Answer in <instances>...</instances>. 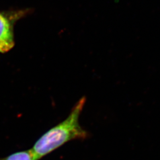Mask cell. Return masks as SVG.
<instances>
[{
    "label": "cell",
    "mask_w": 160,
    "mask_h": 160,
    "mask_svg": "<svg viewBox=\"0 0 160 160\" xmlns=\"http://www.w3.org/2000/svg\"><path fill=\"white\" fill-rule=\"evenodd\" d=\"M0 160H36V158L32 151L29 149L14 152L6 157L0 158Z\"/></svg>",
    "instance_id": "3957f363"
},
{
    "label": "cell",
    "mask_w": 160,
    "mask_h": 160,
    "mask_svg": "<svg viewBox=\"0 0 160 160\" xmlns=\"http://www.w3.org/2000/svg\"><path fill=\"white\" fill-rule=\"evenodd\" d=\"M29 12V10L0 12V53L8 52L13 48L15 45L14 24Z\"/></svg>",
    "instance_id": "7a4b0ae2"
},
{
    "label": "cell",
    "mask_w": 160,
    "mask_h": 160,
    "mask_svg": "<svg viewBox=\"0 0 160 160\" xmlns=\"http://www.w3.org/2000/svg\"><path fill=\"white\" fill-rule=\"evenodd\" d=\"M86 102V97L81 98L65 120L46 132L36 142L30 149L36 160L42 159L70 141L87 138V132L79 123L80 114Z\"/></svg>",
    "instance_id": "6da1fadb"
}]
</instances>
